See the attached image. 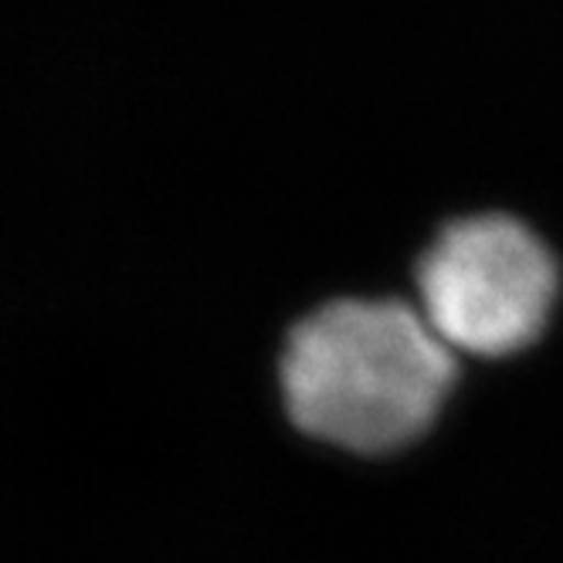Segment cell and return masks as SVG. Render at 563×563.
<instances>
[{
  "label": "cell",
  "mask_w": 563,
  "mask_h": 563,
  "mask_svg": "<svg viewBox=\"0 0 563 563\" xmlns=\"http://www.w3.org/2000/svg\"><path fill=\"white\" fill-rule=\"evenodd\" d=\"M418 286L424 323L452 353L503 356L543 330L556 268L527 224L482 214L441 231L421 258Z\"/></svg>",
  "instance_id": "2"
},
{
  "label": "cell",
  "mask_w": 563,
  "mask_h": 563,
  "mask_svg": "<svg viewBox=\"0 0 563 563\" xmlns=\"http://www.w3.org/2000/svg\"><path fill=\"white\" fill-rule=\"evenodd\" d=\"M455 377V353L400 302H336L309 316L286 346L296 424L353 452L418 438Z\"/></svg>",
  "instance_id": "1"
}]
</instances>
